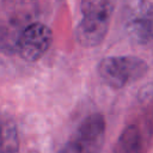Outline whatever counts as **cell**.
Wrapping results in <instances>:
<instances>
[{"label": "cell", "mask_w": 153, "mask_h": 153, "mask_svg": "<svg viewBox=\"0 0 153 153\" xmlns=\"http://www.w3.org/2000/svg\"><path fill=\"white\" fill-rule=\"evenodd\" d=\"M37 14V0H0V51L14 54L20 35Z\"/></svg>", "instance_id": "cell-1"}, {"label": "cell", "mask_w": 153, "mask_h": 153, "mask_svg": "<svg viewBox=\"0 0 153 153\" xmlns=\"http://www.w3.org/2000/svg\"><path fill=\"white\" fill-rule=\"evenodd\" d=\"M116 0H81L82 19L75 29V39L85 48H92L105 38Z\"/></svg>", "instance_id": "cell-2"}, {"label": "cell", "mask_w": 153, "mask_h": 153, "mask_svg": "<svg viewBox=\"0 0 153 153\" xmlns=\"http://www.w3.org/2000/svg\"><path fill=\"white\" fill-rule=\"evenodd\" d=\"M148 71V65L136 56H109L98 65L103 81L112 88H122L139 80Z\"/></svg>", "instance_id": "cell-3"}, {"label": "cell", "mask_w": 153, "mask_h": 153, "mask_svg": "<svg viewBox=\"0 0 153 153\" xmlns=\"http://www.w3.org/2000/svg\"><path fill=\"white\" fill-rule=\"evenodd\" d=\"M122 22L128 37L139 44L153 41V2L128 0L123 6Z\"/></svg>", "instance_id": "cell-4"}, {"label": "cell", "mask_w": 153, "mask_h": 153, "mask_svg": "<svg viewBox=\"0 0 153 153\" xmlns=\"http://www.w3.org/2000/svg\"><path fill=\"white\" fill-rule=\"evenodd\" d=\"M53 43V32L43 23L35 22L30 24L20 35L17 50L20 57L27 62L39 60Z\"/></svg>", "instance_id": "cell-5"}, {"label": "cell", "mask_w": 153, "mask_h": 153, "mask_svg": "<svg viewBox=\"0 0 153 153\" xmlns=\"http://www.w3.org/2000/svg\"><path fill=\"white\" fill-rule=\"evenodd\" d=\"M105 136V120L100 114L87 116L71 140L76 153H100Z\"/></svg>", "instance_id": "cell-6"}, {"label": "cell", "mask_w": 153, "mask_h": 153, "mask_svg": "<svg viewBox=\"0 0 153 153\" xmlns=\"http://www.w3.org/2000/svg\"><path fill=\"white\" fill-rule=\"evenodd\" d=\"M151 145L135 123L128 124L121 133L114 153H147Z\"/></svg>", "instance_id": "cell-7"}, {"label": "cell", "mask_w": 153, "mask_h": 153, "mask_svg": "<svg viewBox=\"0 0 153 153\" xmlns=\"http://www.w3.org/2000/svg\"><path fill=\"white\" fill-rule=\"evenodd\" d=\"M0 153H19L17 126L6 112H0Z\"/></svg>", "instance_id": "cell-8"}, {"label": "cell", "mask_w": 153, "mask_h": 153, "mask_svg": "<svg viewBox=\"0 0 153 153\" xmlns=\"http://www.w3.org/2000/svg\"><path fill=\"white\" fill-rule=\"evenodd\" d=\"M134 123L140 128L147 142L152 146L153 145V100L146 106L140 120Z\"/></svg>", "instance_id": "cell-9"}, {"label": "cell", "mask_w": 153, "mask_h": 153, "mask_svg": "<svg viewBox=\"0 0 153 153\" xmlns=\"http://www.w3.org/2000/svg\"><path fill=\"white\" fill-rule=\"evenodd\" d=\"M59 153H76V152H75V149H74L73 145H72V143H71V141H69L67 145H65V146L59 151Z\"/></svg>", "instance_id": "cell-10"}]
</instances>
